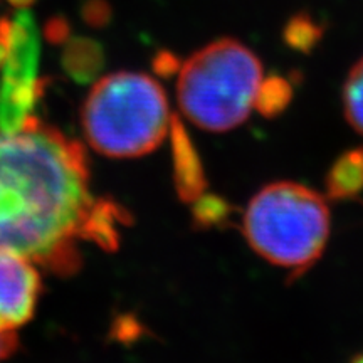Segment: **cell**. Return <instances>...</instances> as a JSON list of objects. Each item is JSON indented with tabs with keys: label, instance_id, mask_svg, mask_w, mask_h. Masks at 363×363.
Instances as JSON below:
<instances>
[{
	"label": "cell",
	"instance_id": "cell-11",
	"mask_svg": "<svg viewBox=\"0 0 363 363\" xmlns=\"http://www.w3.org/2000/svg\"><path fill=\"white\" fill-rule=\"evenodd\" d=\"M234 207L227 199L220 195H201L197 201H194L192 219L195 229L207 230L214 227L225 225V222L233 216Z\"/></svg>",
	"mask_w": 363,
	"mask_h": 363
},
{
	"label": "cell",
	"instance_id": "cell-9",
	"mask_svg": "<svg viewBox=\"0 0 363 363\" xmlns=\"http://www.w3.org/2000/svg\"><path fill=\"white\" fill-rule=\"evenodd\" d=\"M293 99V86L283 76H269L261 79L254 96L252 108L264 118H276L283 115Z\"/></svg>",
	"mask_w": 363,
	"mask_h": 363
},
{
	"label": "cell",
	"instance_id": "cell-6",
	"mask_svg": "<svg viewBox=\"0 0 363 363\" xmlns=\"http://www.w3.org/2000/svg\"><path fill=\"white\" fill-rule=\"evenodd\" d=\"M39 289L34 262L0 252V331H13L30 320Z\"/></svg>",
	"mask_w": 363,
	"mask_h": 363
},
{
	"label": "cell",
	"instance_id": "cell-13",
	"mask_svg": "<svg viewBox=\"0 0 363 363\" xmlns=\"http://www.w3.org/2000/svg\"><path fill=\"white\" fill-rule=\"evenodd\" d=\"M66 67L74 74H93L101 62V49L89 39H74L67 45Z\"/></svg>",
	"mask_w": 363,
	"mask_h": 363
},
{
	"label": "cell",
	"instance_id": "cell-2",
	"mask_svg": "<svg viewBox=\"0 0 363 363\" xmlns=\"http://www.w3.org/2000/svg\"><path fill=\"white\" fill-rule=\"evenodd\" d=\"M242 234L262 259L291 271V279L299 278L328 242V203L316 190L296 182H274L251 199Z\"/></svg>",
	"mask_w": 363,
	"mask_h": 363
},
{
	"label": "cell",
	"instance_id": "cell-12",
	"mask_svg": "<svg viewBox=\"0 0 363 363\" xmlns=\"http://www.w3.org/2000/svg\"><path fill=\"white\" fill-rule=\"evenodd\" d=\"M343 111L352 128L363 135V57L353 65L343 84Z\"/></svg>",
	"mask_w": 363,
	"mask_h": 363
},
{
	"label": "cell",
	"instance_id": "cell-16",
	"mask_svg": "<svg viewBox=\"0 0 363 363\" xmlns=\"http://www.w3.org/2000/svg\"><path fill=\"white\" fill-rule=\"evenodd\" d=\"M17 337L13 331H0V362H4L16 352Z\"/></svg>",
	"mask_w": 363,
	"mask_h": 363
},
{
	"label": "cell",
	"instance_id": "cell-7",
	"mask_svg": "<svg viewBox=\"0 0 363 363\" xmlns=\"http://www.w3.org/2000/svg\"><path fill=\"white\" fill-rule=\"evenodd\" d=\"M174 148L175 189L184 202L197 201L207 189V177L192 140L177 118L170 123Z\"/></svg>",
	"mask_w": 363,
	"mask_h": 363
},
{
	"label": "cell",
	"instance_id": "cell-3",
	"mask_svg": "<svg viewBox=\"0 0 363 363\" xmlns=\"http://www.w3.org/2000/svg\"><path fill=\"white\" fill-rule=\"evenodd\" d=\"M84 136L96 152L135 158L158 148L170 130L165 91L142 72H115L89 91L81 113Z\"/></svg>",
	"mask_w": 363,
	"mask_h": 363
},
{
	"label": "cell",
	"instance_id": "cell-17",
	"mask_svg": "<svg viewBox=\"0 0 363 363\" xmlns=\"http://www.w3.org/2000/svg\"><path fill=\"white\" fill-rule=\"evenodd\" d=\"M45 34L49 35L51 40H61L67 35V24L62 19H51L48 27H45Z\"/></svg>",
	"mask_w": 363,
	"mask_h": 363
},
{
	"label": "cell",
	"instance_id": "cell-15",
	"mask_svg": "<svg viewBox=\"0 0 363 363\" xmlns=\"http://www.w3.org/2000/svg\"><path fill=\"white\" fill-rule=\"evenodd\" d=\"M153 66H155V71L158 74L162 76H174L175 72H179L182 67L180 61L172 52L158 54L155 57V62H153Z\"/></svg>",
	"mask_w": 363,
	"mask_h": 363
},
{
	"label": "cell",
	"instance_id": "cell-20",
	"mask_svg": "<svg viewBox=\"0 0 363 363\" xmlns=\"http://www.w3.org/2000/svg\"><path fill=\"white\" fill-rule=\"evenodd\" d=\"M352 363H363V353H360V355H357L355 358H353Z\"/></svg>",
	"mask_w": 363,
	"mask_h": 363
},
{
	"label": "cell",
	"instance_id": "cell-19",
	"mask_svg": "<svg viewBox=\"0 0 363 363\" xmlns=\"http://www.w3.org/2000/svg\"><path fill=\"white\" fill-rule=\"evenodd\" d=\"M34 0H9V4H12L13 7H19V9H26L33 4Z\"/></svg>",
	"mask_w": 363,
	"mask_h": 363
},
{
	"label": "cell",
	"instance_id": "cell-4",
	"mask_svg": "<svg viewBox=\"0 0 363 363\" xmlns=\"http://www.w3.org/2000/svg\"><path fill=\"white\" fill-rule=\"evenodd\" d=\"M262 79L259 57L235 39L199 49L179 71L180 110L199 128L224 133L249 118Z\"/></svg>",
	"mask_w": 363,
	"mask_h": 363
},
{
	"label": "cell",
	"instance_id": "cell-5",
	"mask_svg": "<svg viewBox=\"0 0 363 363\" xmlns=\"http://www.w3.org/2000/svg\"><path fill=\"white\" fill-rule=\"evenodd\" d=\"M39 34L33 13L17 12L11 22L9 52L0 78V130L16 131L33 118V108L39 96L38 81Z\"/></svg>",
	"mask_w": 363,
	"mask_h": 363
},
{
	"label": "cell",
	"instance_id": "cell-8",
	"mask_svg": "<svg viewBox=\"0 0 363 363\" xmlns=\"http://www.w3.org/2000/svg\"><path fill=\"white\" fill-rule=\"evenodd\" d=\"M326 195L331 201H353L363 192V147L343 152L325 177Z\"/></svg>",
	"mask_w": 363,
	"mask_h": 363
},
{
	"label": "cell",
	"instance_id": "cell-1",
	"mask_svg": "<svg viewBox=\"0 0 363 363\" xmlns=\"http://www.w3.org/2000/svg\"><path fill=\"white\" fill-rule=\"evenodd\" d=\"M118 220L120 208L91 190L78 143L34 118L0 130V252L67 272L81 242L116 247Z\"/></svg>",
	"mask_w": 363,
	"mask_h": 363
},
{
	"label": "cell",
	"instance_id": "cell-14",
	"mask_svg": "<svg viewBox=\"0 0 363 363\" xmlns=\"http://www.w3.org/2000/svg\"><path fill=\"white\" fill-rule=\"evenodd\" d=\"M84 19L93 26H101L110 19V6L106 0H88L83 7Z\"/></svg>",
	"mask_w": 363,
	"mask_h": 363
},
{
	"label": "cell",
	"instance_id": "cell-18",
	"mask_svg": "<svg viewBox=\"0 0 363 363\" xmlns=\"http://www.w3.org/2000/svg\"><path fill=\"white\" fill-rule=\"evenodd\" d=\"M9 35H11V22L0 19V67H2L9 52Z\"/></svg>",
	"mask_w": 363,
	"mask_h": 363
},
{
	"label": "cell",
	"instance_id": "cell-10",
	"mask_svg": "<svg viewBox=\"0 0 363 363\" xmlns=\"http://www.w3.org/2000/svg\"><path fill=\"white\" fill-rule=\"evenodd\" d=\"M325 29L311 13L298 12L286 22L283 29V40L293 51L311 54L323 39Z\"/></svg>",
	"mask_w": 363,
	"mask_h": 363
}]
</instances>
